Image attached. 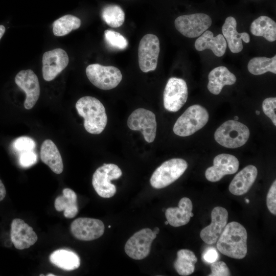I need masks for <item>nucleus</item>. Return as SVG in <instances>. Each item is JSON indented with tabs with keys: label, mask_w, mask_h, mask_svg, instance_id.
<instances>
[{
	"label": "nucleus",
	"mask_w": 276,
	"mask_h": 276,
	"mask_svg": "<svg viewBox=\"0 0 276 276\" xmlns=\"http://www.w3.org/2000/svg\"><path fill=\"white\" fill-rule=\"evenodd\" d=\"M218 253L216 249L213 247H210L203 254L204 260L209 263H212L218 259Z\"/></svg>",
	"instance_id": "nucleus-38"
},
{
	"label": "nucleus",
	"mask_w": 276,
	"mask_h": 276,
	"mask_svg": "<svg viewBox=\"0 0 276 276\" xmlns=\"http://www.w3.org/2000/svg\"><path fill=\"white\" fill-rule=\"evenodd\" d=\"M258 175V170L254 165H248L239 172L231 182L228 189L234 195L246 193L254 184Z\"/></svg>",
	"instance_id": "nucleus-20"
},
{
	"label": "nucleus",
	"mask_w": 276,
	"mask_h": 276,
	"mask_svg": "<svg viewBox=\"0 0 276 276\" xmlns=\"http://www.w3.org/2000/svg\"><path fill=\"white\" fill-rule=\"evenodd\" d=\"M159 51V41L156 35L148 34L143 36L138 48L139 65L142 72L147 73L156 69Z\"/></svg>",
	"instance_id": "nucleus-9"
},
{
	"label": "nucleus",
	"mask_w": 276,
	"mask_h": 276,
	"mask_svg": "<svg viewBox=\"0 0 276 276\" xmlns=\"http://www.w3.org/2000/svg\"><path fill=\"white\" fill-rule=\"evenodd\" d=\"M10 236L15 247L20 250L29 248L38 239L33 228L19 218L14 219L12 221Z\"/></svg>",
	"instance_id": "nucleus-18"
},
{
	"label": "nucleus",
	"mask_w": 276,
	"mask_h": 276,
	"mask_svg": "<svg viewBox=\"0 0 276 276\" xmlns=\"http://www.w3.org/2000/svg\"><path fill=\"white\" fill-rule=\"evenodd\" d=\"M15 82L26 94L24 104L25 108L31 109L40 96V85L37 76L31 70H22L16 75Z\"/></svg>",
	"instance_id": "nucleus-15"
},
{
	"label": "nucleus",
	"mask_w": 276,
	"mask_h": 276,
	"mask_svg": "<svg viewBox=\"0 0 276 276\" xmlns=\"http://www.w3.org/2000/svg\"><path fill=\"white\" fill-rule=\"evenodd\" d=\"M249 134V130L245 125L238 121L228 120L216 129L214 138L220 145L233 149L244 145Z\"/></svg>",
	"instance_id": "nucleus-4"
},
{
	"label": "nucleus",
	"mask_w": 276,
	"mask_h": 276,
	"mask_svg": "<svg viewBox=\"0 0 276 276\" xmlns=\"http://www.w3.org/2000/svg\"><path fill=\"white\" fill-rule=\"evenodd\" d=\"M5 30V27L3 25H0V39L4 34Z\"/></svg>",
	"instance_id": "nucleus-40"
},
{
	"label": "nucleus",
	"mask_w": 276,
	"mask_h": 276,
	"mask_svg": "<svg viewBox=\"0 0 276 276\" xmlns=\"http://www.w3.org/2000/svg\"><path fill=\"white\" fill-rule=\"evenodd\" d=\"M239 166V160L234 155L220 154L214 158L213 166L206 170L205 176L208 180L216 182L226 175L235 173Z\"/></svg>",
	"instance_id": "nucleus-16"
},
{
	"label": "nucleus",
	"mask_w": 276,
	"mask_h": 276,
	"mask_svg": "<svg viewBox=\"0 0 276 276\" xmlns=\"http://www.w3.org/2000/svg\"><path fill=\"white\" fill-rule=\"evenodd\" d=\"M188 168L182 158H172L164 162L153 173L150 182L155 189L166 187L178 179Z\"/></svg>",
	"instance_id": "nucleus-5"
},
{
	"label": "nucleus",
	"mask_w": 276,
	"mask_h": 276,
	"mask_svg": "<svg viewBox=\"0 0 276 276\" xmlns=\"http://www.w3.org/2000/svg\"><path fill=\"white\" fill-rule=\"evenodd\" d=\"M260 113V112L259 111H258V110L256 111V113L257 115H259Z\"/></svg>",
	"instance_id": "nucleus-43"
},
{
	"label": "nucleus",
	"mask_w": 276,
	"mask_h": 276,
	"mask_svg": "<svg viewBox=\"0 0 276 276\" xmlns=\"http://www.w3.org/2000/svg\"><path fill=\"white\" fill-rule=\"evenodd\" d=\"M266 204L269 211L276 215V181L271 185L266 197Z\"/></svg>",
	"instance_id": "nucleus-36"
},
{
	"label": "nucleus",
	"mask_w": 276,
	"mask_h": 276,
	"mask_svg": "<svg viewBox=\"0 0 276 276\" xmlns=\"http://www.w3.org/2000/svg\"><path fill=\"white\" fill-rule=\"evenodd\" d=\"M228 217V212L225 208H214L211 213V223L201 231V239L208 244L216 243L227 224Z\"/></svg>",
	"instance_id": "nucleus-17"
},
{
	"label": "nucleus",
	"mask_w": 276,
	"mask_h": 276,
	"mask_svg": "<svg viewBox=\"0 0 276 276\" xmlns=\"http://www.w3.org/2000/svg\"><path fill=\"white\" fill-rule=\"evenodd\" d=\"M36 161L37 155L33 150L22 152L19 159L20 165L25 168L33 165Z\"/></svg>",
	"instance_id": "nucleus-37"
},
{
	"label": "nucleus",
	"mask_w": 276,
	"mask_h": 276,
	"mask_svg": "<svg viewBox=\"0 0 276 276\" xmlns=\"http://www.w3.org/2000/svg\"><path fill=\"white\" fill-rule=\"evenodd\" d=\"M108 227L109 228H110V227H111V226H110V225H109Z\"/></svg>",
	"instance_id": "nucleus-47"
},
{
	"label": "nucleus",
	"mask_w": 276,
	"mask_h": 276,
	"mask_svg": "<svg viewBox=\"0 0 276 276\" xmlns=\"http://www.w3.org/2000/svg\"><path fill=\"white\" fill-rule=\"evenodd\" d=\"M47 275H48V276H55V275L53 274L52 273H49V274H48Z\"/></svg>",
	"instance_id": "nucleus-44"
},
{
	"label": "nucleus",
	"mask_w": 276,
	"mask_h": 276,
	"mask_svg": "<svg viewBox=\"0 0 276 276\" xmlns=\"http://www.w3.org/2000/svg\"><path fill=\"white\" fill-rule=\"evenodd\" d=\"M250 29L255 36H262L270 42L276 40V23L269 17H259L252 21Z\"/></svg>",
	"instance_id": "nucleus-27"
},
{
	"label": "nucleus",
	"mask_w": 276,
	"mask_h": 276,
	"mask_svg": "<svg viewBox=\"0 0 276 276\" xmlns=\"http://www.w3.org/2000/svg\"><path fill=\"white\" fill-rule=\"evenodd\" d=\"M276 98H266L262 103V109L265 114L269 118L274 126H276Z\"/></svg>",
	"instance_id": "nucleus-33"
},
{
	"label": "nucleus",
	"mask_w": 276,
	"mask_h": 276,
	"mask_svg": "<svg viewBox=\"0 0 276 276\" xmlns=\"http://www.w3.org/2000/svg\"><path fill=\"white\" fill-rule=\"evenodd\" d=\"M103 222L99 219L80 217L74 220L71 225V232L77 239L91 241L101 237L104 233Z\"/></svg>",
	"instance_id": "nucleus-13"
},
{
	"label": "nucleus",
	"mask_w": 276,
	"mask_h": 276,
	"mask_svg": "<svg viewBox=\"0 0 276 276\" xmlns=\"http://www.w3.org/2000/svg\"><path fill=\"white\" fill-rule=\"evenodd\" d=\"M211 273L209 276H228L231 272L226 264L223 261H215L211 266Z\"/></svg>",
	"instance_id": "nucleus-35"
},
{
	"label": "nucleus",
	"mask_w": 276,
	"mask_h": 276,
	"mask_svg": "<svg viewBox=\"0 0 276 276\" xmlns=\"http://www.w3.org/2000/svg\"><path fill=\"white\" fill-rule=\"evenodd\" d=\"M104 38L108 46L114 49L124 50L127 47L128 44L124 36L119 32L111 30L105 31Z\"/></svg>",
	"instance_id": "nucleus-32"
},
{
	"label": "nucleus",
	"mask_w": 276,
	"mask_h": 276,
	"mask_svg": "<svg viewBox=\"0 0 276 276\" xmlns=\"http://www.w3.org/2000/svg\"><path fill=\"white\" fill-rule=\"evenodd\" d=\"M81 24V20L75 16L70 14L64 15L54 22L53 34L56 36L66 35L72 30L78 29Z\"/></svg>",
	"instance_id": "nucleus-30"
},
{
	"label": "nucleus",
	"mask_w": 276,
	"mask_h": 276,
	"mask_svg": "<svg viewBox=\"0 0 276 276\" xmlns=\"http://www.w3.org/2000/svg\"><path fill=\"white\" fill-rule=\"evenodd\" d=\"M50 262L64 270L71 271L77 269L80 265V259L73 251L66 249L55 250L50 256Z\"/></svg>",
	"instance_id": "nucleus-25"
},
{
	"label": "nucleus",
	"mask_w": 276,
	"mask_h": 276,
	"mask_svg": "<svg viewBox=\"0 0 276 276\" xmlns=\"http://www.w3.org/2000/svg\"><path fill=\"white\" fill-rule=\"evenodd\" d=\"M127 125L132 130L141 131L147 142L152 143L154 140L156 132V118L150 110L142 108L135 109L129 116Z\"/></svg>",
	"instance_id": "nucleus-11"
},
{
	"label": "nucleus",
	"mask_w": 276,
	"mask_h": 276,
	"mask_svg": "<svg viewBox=\"0 0 276 276\" xmlns=\"http://www.w3.org/2000/svg\"><path fill=\"white\" fill-rule=\"evenodd\" d=\"M212 19L204 13H194L181 15L174 21L176 29L188 38L200 36L212 25Z\"/></svg>",
	"instance_id": "nucleus-8"
},
{
	"label": "nucleus",
	"mask_w": 276,
	"mask_h": 276,
	"mask_svg": "<svg viewBox=\"0 0 276 276\" xmlns=\"http://www.w3.org/2000/svg\"><path fill=\"white\" fill-rule=\"evenodd\" d=\"M245 202L248 203L249 202V200L248 199H245Z\"/></svg>",
	"instance_id": "nucleus-45"
},
{
	"label": "nucleus",
	"mask_w": 276,
	"mask_h": 276,
	"mask_svg": "<svg viewBox=\"0 0 276 276\" xmlns=\"http://www.w3.org/2000/svg\"><path fill=\"white\" fill-rule=\"evenodd\" d=\"M238 119H239L238 117L235 116V117H234V120H235V121H238Z\"/></svg>",
	"instance_id": "nucleus-42"
},
{
	"label": "nucleus",
	"mask_w": 276,
	"mask_h": 276,
	"mask_svg": "<svg viewBox=\"0 0 276 276\" xmlns=\"http://www.w3.org/2000/svg\"><path fill=\"white\" fill-rule=\"evenodd\" d=\"M122 175L120 168L113 164H104L94 172L92 178L93 186L101 197L110 198L116 193V186L110 182Z\"/></svg>",
	"instance_id": "nucleus-6"
},
{
	"label": "nucleus",
	"mask_w": 276,
	"mask_h": 276,
	"mask_svg": "<svg viewBox=\"0 0 276 276\" xmlns=\"http://www.w3.org/2000/svg\"><path fill=\"white\" fill-rule=\"evenodd\" d=\"M6 194V190L4 185L0 179V201L3 200Z\"/></svg>",
	"instance_id": "nucleus-39"
},
{
	"label": "nucleus",
	"mask_w": 276,
	"mask_h": 276,
	"mask_svg": "<svg viewBox=\"0 0 276 276\" xmlns=\"http://www.w3.org/2000/svg\"><path fill=\"white\" fill-rule=\"evenodd\" d=\"M103 20L110 27L117 28L121 26L125 20V13L122 8L115 4L105 6L101 11Z\"/></svg>",
	"instance_id": "nucleus-31"
},
{
	"label": "nucleus",
	"mask_w": 276,
	"mask_h": 276,
	"mask_svg": "<svg viewBox=\"0 0 276 276\" xmlns=\"http://www.w3.org/2000/svg\"><path fill=\"white\" fill-rule=\"evenodd\" d=\"M40 276H41V275H43V276L44 275H43V274H40Z\"/></svg>",
	"instance_id": "nucleus-48"
},
{
	"label": "nucleus",
	"mask_w": 276,
	"mask_h": 276,
	"mask_svg": "<svg viewBox=\"0 0 276 276\" xmlns=\"http://www.w3.org/2000/svg\"><path fill=\"white\" fill-rule=\"evenodd\" d=\"M247 234L239 223L233 221L227 224L217 241V248L223 255L241 259L247 254Z\"/></svg>",
	"instance_id": "nucleus-1"
},
{
	"label": "nucleus",
	"mask_w": 276,
	"mask_h": 276,
	"mask_svg": "<svg viewBox=\"0 0 276 276\" xmlns=\"http://www.w3.org/2000/svg\"><path fill=\"white\" fill-rule=\"evenodd\" d=\"M156 235L148 228H143L134 234L126 242L125 251L131 258L140 260L150 253L151 244Z\"/></svg>",
	"instance_id": "nucleus-12"
},
{
	"label": "nucleus",
	"mask_w": 276,
	"mask_h": 276,
	"mask_svg": "<svg viewBox=\"0 0 276 276\" xmlns=\"http://www.w3.org/2000/svg\"><path fill=\"white\" fill-rule=\"evenodd\" d=\"M76 108L79 116L84 119V127L89 133H101L107 123V117L103 104L97 98L84 96L76 103Z\"/></svg>",
	"instance_id": "nucleus-2"
},
{
	"label": "nucleus",
	"mask_w": 276,
	"mask_h": 276,
	"mask_svg": "<svg viewBox=\"0 0 276 276\" xmlns=\"http://www.w3.org/2000/svg\"><path fill=\"white\" fill-rule=\"evenodd\" d=\"M42 162L48 165L57 174H61L63 164L61 154L54 143L50 139L44 140L41 144L40 152Z\"/></svg>",
	"instance_id": "nucleus-24"
},
{
	"label": "nucleus",
	"mask_w": 276,
	"mask_h": 276,
	"mask_svg": "<svg viewBox=\"0 0 276 276\" xmlns=\"http://www.w3.org/2000/svg\"><path fill=\"white\" fill-rule=\"evenodd\" d=\"M42 76L44 80L54 79L68 65L69 58L66 52L60 48L45 52L42 56Z\"/></svg>",
	"instance_id": "nucleus-14"
},
{
	"label": "nucleus",
	"mask_w": 276,
	"mask_h": 276,
	"mask_svg": "<svg viewBox=\"0 0 276 276\" xmlns=\"http://www.w3.org/2000/svg\"><path fill=\"white\" fill-rule=\"evenodd\" d=\"M156 235L158 234L159 232V229L157 227H155L154 228L153 230L152 231Z\"/></svg>",
	"instance_id": "nucleus-41"
},
{
	"label": "nucleus",
	"mask_w": 276,
	"mask_h": 276,
	"mask_svg": "<svg viewBox=\"0 0 276 276\" xmlns=\"http://www.w3.org/2000/svg\"><path fill=\"white\" fill-rule=\"evenodd\" d=\"M227 43L222 34L214 37L213 32L206 30L196 40L195 49L198 51L211 50L217 57L222 56L225 52Z\"/></svg>",
	"instance_id": "nucleus-22"
},
{
	"label": "nucleus",
	"mask_w": 276,
	"mask_h": 276,
	"mask_svg": "<svg viewBox=\"0 0 276 276\" xmlns=\"http://www.w3.org/2000/svg\"><path fill=\"white\" fill-rule=\"evenodd\" d=\"M192 209L191 200L188 197H183L179 200L178 207L166 209L165 216L167 220L170 225L174 227L186 225L194 216Z\"/></svg>",
	"instance_id": "nucleus-21"
},
{
	"label": "nucleus",
	"mask_w": 276,
	"mask_h": 276,
	"mask_svg": "<svg viewBox=\"0 0 276 276\" xmlns=\"http://www.w3.org/2000/svg\"><path fill=\"white\" fill-rule=\"evenodd\" d=\"M197 261V258L192 251L182 249L177 252V258L174 263V267L179 275L187 276L194 271L195 264Z\"/></svg>",
	"instance_id": "nucleus-28"
},
{
	"label": "nucleus",
	"mask_w": 276,
	"mask_h": 276,
	"mask_svg": "<svg viewBox=\"0 0 276 276\" xmlns=\"http://www.w3.org/2000/svg\"><path fill=\"white\" fill-rule=\"evenodd\" d=\"M165 224L166 225H167V224H169V223H168V221H167H167H166L165 222Z\"/></svg>",
	"instance_id": "nucleus-46"
},
{
	"label": "nucleus",
	"mask_w": 276,
	"mask_h": 276,
	"mask_svg": "<svg viewBox=\"0 0 276 276\" xmlns=\"http://www.w3.org/2000/svg\"><path fill=\"white\" fill-rule=\"evenodd\" d=\"M208 90L214 95L220 93L225 85H231L236 81V77L227 67L218 66L212 70L208 75Z\"/></svg>",
	"instance_id": "nucleus-23"
},
{
	"label": "nucleus",
	"mask_w": 276,
	"mask_h": 276,
	"mask_svg": "<svg viewBox=\"0 0 276 276\" xmlns=\"http://www.w3.org/2000/svg\"><path fill=\"white\" fill-rule=\"evenodd\" d=\"M86 74L94 85L103 90L115 88L122 79L121 72L117 67L97 63L87 66Z\"/></svg>",
	"instance_id": "nucleus-7"
},
{
	"label": "nucleus",
	"mask_w": 276,
	"mask_h": 276,
	"mask_svg": "<svg viewBox=\"0 0 276 276\" xmlns=\"http://www.w3.org/2000/svg\"><path fill=\"white\" fill-rule=\"evenodd\" d=\"M35 142L28 136H20L14 142V147L18 151L24 152L33 150L35 147Z\"/></svg>",
	"instance_id": "nucleus-34"
},
{
	"label": "nucleus",
	"mask_w": 276,
	"mask_h": 276,
	"mask_svg": "<svg viewBox=\"0 0 276 276\" xmlns=\"http://www.w3.org/2000/svg\"><path fill=\"white\" fill-rule=\"evenodd\" d=\"M188 94V87L184 80L176 77L170 78L163 94L165 108L171 112L177 111L186 103Z\"/></svg>",
	"instance_id": "nucleus-10"
},
{
	"label": "nucleus",
	"mask_w": 276,
	"mask_h": 276,
	"mask_svg": "<svg viewBox=\"0 0 276 276\" xmlns=\"http://www.w3.org/2000/svg\"><path fill=\"white\" fill-rule=\"evenodd\" d=\"M209 115L203 106L195 104L190 106L178 118L173 132L180 136H188L203 127L208 122Z\"/></svg>",
	"instance_id": "nucleus-3"
},
{
	"label": "nucleus",
	"mask_w": 276,
	"mask_h": 276,
	"mask_svg": "<svg viewBox=\"0 0 276 276\" xmlns=\"http://www.w3.org/2000/svg\"><path fill=\"white\" fill-rule=\"evenodd\" d=\"M54 206L57 211H64V216L65 218H74L78 212L76 194L70 188L64 189L62 195L55 199Z\"/></svg>",
	"instance_id": "nucleus-26"
},
{
	"label": "nucleus",
	"mask_w": 276,
	"mask_h": 276,
	"mask_svg": "<svg viewBox=\"0 0 276 276\" xmlns=\"http://www.w3.org/2000/svg\"><path fill=\"white\" fill-rule=\"evenodd\" d=\"M222 35L226 39L229 50L232 53H238L243 49L242 40L245 43L250 41V37L246 32L238 33L237 21L232 17H227L222 27Z\"/></svg>",
	"instance_id": "nucleus-19"
},
{
	"label": "nucleus",
	"mask_w": 276,
	"mask_h": 276,
	"mask_svg": "<svg viewBox=\"0 0 276 276\" xmlns=\"http://www.w3.org/2000/svg\"><path fill=\"white\" fill-rule=\"evenodd\" d=\"M249 73L254 75H262L270 72L276 74V56L269 58L266 57H256L249 60L247 65Z\"/></svg>",
	"instance_id": "nucleus-29"
}]
</instances>
